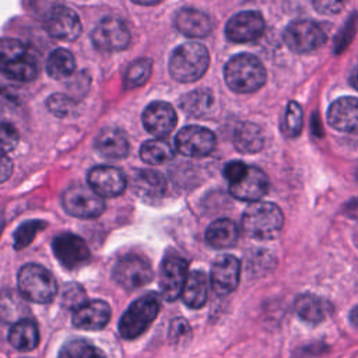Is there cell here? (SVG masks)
<instances>
[{"label":"cell","mask_w":358,"mask_h":358,"mask_svg":"<svg viewBox=\"0 0 358 358\" xmlns=\"http://www.w3.org/2000/svg\"><path fill=\"white\" fill-rule=\"evenodd\" d=\"M1 71L14 81L28 83L36 77L38 66L22 42L4 38L1 41Z\"/></svg>","instance_id":"cell-6"},{"label":"cell","mask_w":358,"mask_h":358,"mask_svg":"<svg viewBox=\"0 0 358 358\" xmlns=\"http://www.w3.org/2000/svg\"><path fill=\"white\" fill-rule=\"evenodd\" d=\"M96 151L109 159H119L129 154V141L117 129H103L95 138Z\"/></svg>","instance_id":"cell-23"},{"label":"cell","mask_w":358,"mask_h":358,"mask_svg":"<svg viewBox=\"0 0 358 358\" xmlns=\"http://www.w3.org/2000/svg\"><path fill=\"white\" fill-rule=\"evenodd\" d=\"M241 263L232 255H221L211 264V285L220 295L232 292L239 282Z\"/></svg>","instance_id":"cell-16"},{"label":"cell","mask_w":358,"mask_h":358,"mask_svg":"<svg viewBox=\"0 0 358 358\" xmlns=\"http://www.w3.org/2000/svg\"><path fill=\"white\" fill-rule=\"evenodd\" d=\"M350 320H351V323H352L355 327H358V305L351 310V313H350Z\"/></svg>","instance_id":"cell-45"},{"label":"cell","mask_w":358,"mask_h":358,"mask_svg":"<svg viewBox=\"0 0 358 358\" xmlns=\"http://www.w3.org/2000/svg\"><path fill=\"white\" fill-rule=\"evenodd\" d=\"M350 83H351V85L358 91V67H355V69L351 71Z\"/></svg>","instance_id":"cell-44"},{"label":"cell","mask_w":358,"mask_h":358,"mask_svg":"<svg viewBox=\"0 0 358 358\" xmlns=\"http://www.w3.org/2000/svg\"><path fill=\"white\" fill-rule=\"evenodd\" d=\"M175 24L178 31L189 38L207 36L213 29V24L208 15L194 8L180 10L176 14Z\"/></svg>","instance_id":"cell-22"},{"label":"cell","mask_w":358,"mask_h":358,"mask_svg":"<svg viewBox=\"0 0 358 358\" xmlns=\"http://www.w3.org/2000/svg\"><path fill=\"white\" fill-rule=\"evenodd\" d=\"M131 186L137 194L151 199L161 197L166 190L164 176L159 172L150 169H137L133 172Z\"/></svg>","instance_id":"cell-24"},{"label":"cell","mask_w":358,"mask_h":358,"mask_svg":"<svg viewBox=\"0 0 358 358\" xmlns=\"http://www.w3.org/2000/svg\"><path fill=\"white\" fill-rule=\"evenodd\" d=\"M131 1H134L137 4H141V6H154V4H157L162 0H131Z\"/></svg>","instance_id":"cell-46"},{"label":"cell","mask_w":358,"mask_h":358,"mask_svg":"<svg viewBox=\"0 0 358 358\" xmlns=\"http://www.w3.org/2000/svg\"><path fill=\"white\" fill-rule=\"evenodd\" d=\"M52 249L62 266L66 268H77L85 264L91 252L85 241L74 234H60L52 242Z\"/></svg>","instance_id":"cell-14"},{"label":"cell","mask_w":358,"mask_h":358,"mask_svg":"<svg viewBox=\"0 0 358 358\" xmlns=\"http://www.w3.org/2000/svg\"><path fill=\"white\" fill-rule=\"evenodd\" d=\"M347 0H312L313 7L320 14H336L340 13Z\"/></svg>","instance_id":"cell-40"},{"label":"cell","mask_w":358,"mask_h":358,"mask_svg":"<svg viewBox=\"0 0 358 358\" xmlns=\"http://www.w3.org/2000/svg\"><path fill=\"white\" fill-rule=\"evenodd\" d=\"M303 124V113L298 102L291 101L287 106L284 122H282V131L287 137H296L299 136Z\"/></svg>","instance_id":"cell-35"},{"label":"cell","mask_w":358,"mask_h":358,"mask_svg":"<svg viewBox=\"0 0 358 358\" xmlns=\"http://www.w3.org/2000/svg\"><path fill=\"white\" fill-rule=\"evenodd\" d=\"M284 215L280 207L268 201H255L246 207L242 215L243 231L255 239L267 241L275 238L282 229Z\"/></svg>","instance_id":"cell-3"},{"label":"cell","mask_w":358,"mask_h":358,"mask_svg":"<svg viewBox=\"0 0 358 358\" xmlns=\"http://www.w3.org/2000/svg\"><path fill=\"white\" fill-rule=\"evenodd\" d=\"M178 117L175 109L164 101L151 102L143 112V124L145 130L157 137L168 136L176 126Z\"/></svg>","instance_id":"cell-18"},{"label":"cell","mask_w":358,"mask_h":358,"mask_svg":"<svg viewBox=\"0 0 358 358\" xmlns=\"http://www.w3.org/2000/svg\"><path fill=\"white\" fill-rule=\"evenodd\" d=\"M284 42L295 53H309L326 42V34L319 24L309 20H298L285 28Z\"/></svg>","instance_id":"cell-8"},{"label":"cell","mask_w":358,"mask_h":358,"mask_svg":"<svg viewBox=\"0 0 358 358\" xmlns=\"http://www.w3.org/2000/svg\"><path fill=\"white\" fill-rule=\"evenodd\" d=\"M189 277L187 262L179 255H166L159 268V289L166 301H175L182 295Z\"/></svg>","instance_id":"cell-10"},{"label":"cell","mask_w":358,"mask_h":358,"mask_svg":"<svg viewBox=\"0 0 358 358\" xmlns=\"http://www.w3.org/2000/svg\"><path fill=\"white\" fill-rule=\"evenodd\" d=\"M175 151L172 145L164 138H154L145 141L140 148V157L147 164H162L172 159Z\"/></svg>","instance_id":"cell-32"},{"label":"cell","mask_w":358,"mask_h":358,"mask_svg":"<svg viewBox=\"0 0 358 358\" xmlns=\"http://www.w3.org/2000/svg\"><path fill=\"white\" fill-rule=\"evenodd\" d=\"M213 102V94L204 88H199L182 96L180 108L186 115L201 117L211 112Z\"/></svg>","instance_id":"cell-30"},{"label":"cell","mask_w":358,"mask_h":358,"mask_svg":"<svg viewBox=\"0 0 358 358\" xmlns=\"http://www.w3.org/2000/svg\"><path fill=\"white\" fill-rule=\"evenodd\" d=\"M264 136L262 129L250 122L241 123L234 133V145L243 154H255L263 148Z\"/></svg>","instance_id":"cell-26"},{"label":"cell","mask_w":358,"mask_h":358,"mask_svg":"<svg viewBox=\"0 0 358 358\" xmlns=\"http://www.w3.org/2000/svg\"><path fill=\"white\" fill-rule=\"evenodd\" d=\"M268 190V178L257 166H249L246 175L236 183L229 185V193L242 201H257Z\"/></svg>","instance_id":"cell-20"},{"label":"cell","mask_w":358,"mask_h":358,"mask_svg":"<svg viewBox=\"0 0 358 358\" xmlns=\"http://www.w3.org/2000/svg\"><path fill=\"white\" fill-rule=\"evenodd\" d=\"M8 343L20 351H31L39 343V330L34 320L22 319L8 331Z\"/></svg>","instance_id":"cell-27"},{"label":"cell","mask_w":358,"mask_h":358,"mask_svg":"<svg viewBox=\"0 0 358 358\" xmlns=\"http://www.w3.org/2000/svg\"><path fill=\"white\" fill-rule=\"evenodd\" d=\"M266 69L262 62L249 53L231 57L224 67V78L228 87L239 94L257 91L266 83Z\"/></svg>","instance_id":"cell-1"},{"label":"cell","mask_w":358,"mask_h":358,"mask_svg":"<svg viewBox=\"0 0 358 358\" xmlns=\"http://www.w3.org/2000/svg\"><path fill=\"white\" fill-rule=\"evenodd\" d=\"M249 166L242 161H231L224 166L222 172H224V178L229 182V185H234L246 175Z\"/></svg>","instance_id":"cell-38"},{"label":"cell","mask_w":358,"mask_h":358,"mask_svg":"<svg viewBox=\"0 0 358 358\" xmlns=\"http://www.w3.org/2000/svg\"><path fill=\"white\" fill-rule=\"evenodd\" d=\"M190 333L189 330V326H187V322L183 320V319H175L172 322V326H171V331H169V336L172 338H178L180 340V337H187Z\"/></svg>","instance_id":"cell-41"},{"label":"cell","mask_w":358,"mask_h":358,"mask_svg":"<svg viewBox=\"0 0 358 358\" xmlns=\"http://www.w3.org/2000/svg\"><path fill=\"white\" fill-rule=\"evenodd\" d=\"M176 150L186 157H206L215 147L214 133L201 126H185L175 138Z\"/></svg>","instance_id":"cell-12"},{"label":"cell","mask_w":358,"mask_h":358,"mask_svg":"<svg viewBox=\"0 0 358 358\" xmlns=\"http://www.w3.org/2000/svg\"><path fill=\"white\" fill-rule=\"evenodd\" d=\"M210 63V55L204 45L186 42L178 46L168 63L172 78L179 83H193L203 77Z\"/></svg>","instance_id":"cell-2"},{"label":"cell","mask_w":358,"mask_h":358,"mask_svg":"<svg viewBox=\"0 0 358 358\" xmlns=\"http://www.w3.org/2000/svg\"><path fill=\"white\" fill-rule=\"evenodd\" d=\"M17 285L21 295L36 303L50 302L57 291V284L53 274L35 263L24 264L17 277Z\"/></svg>","instance_id":"cell-4"},{"label":"cell","mask_w":358,"mask_h":358,"mask_svg":"<svg viewBox=\"0 0 358 358\" xmlns=\"http://www.w3.org/2000/svg\"><path fill=\"white\" fill-rule=\"evenodd\" d=\"M18 144V133L13 124L3 122L1 123V150L3 154L14 150Z\"/></svg>","instance_id":"cell-39"},{"label":"cell","mask_w":358,"mask_h":358,"mask_svg":"<svg viewBox=\"0 0 358 358\" xmlns=\"http://www.w3.org/2000/svg\"><path fill=\"white\" fill-rule=\"evenodd\" d=\"M57 358H106V355L85 338H71L62 345Z\"/></svg>","instance_id":"cell-33"},{"label":"cell","mask_w":358,"mask_h":358,"mask_svg":"<svg viewBox=\"0 0 358 358\" xmlns=\"http://www.w3.org/2000/svg\"><path fill=\"white\" fill-rule=\"evenodd\" d=\"M88 185L102 197H116L126 189L123 172L110 165H98L88 172Z\"/></svg>","instance_id":"cell-17"},{"label":"cell","mask_w":358,"mask_h":358,"mask_svg":"<svg viewBox=\"0 0 358 358\" xmlns=\"http://www.w3.org/2000/svg\"><path fill=\"white\" fill-rule=\"evenodd\" d=\"M345 213H347V215L358 220V200H351L345 206Z\"/></svg>","instance_id":"cell-43"},{"label":"cell","mask_w":358,"mask_h":358,"mask_svg":"<svg viewBox=\"0 0 358 358\" xmlns=\"http://www.w3.org/2000/svg\"><path fill=\"white\" fill-rule=\"evenodd\" d=\"M207 295L208 281L206 274L201 271L190 273L182 291V299L186 303V306L192 309L201 308L207 301Z\"/></svg>","instance_id":"cell-28"},{"label":"cell","mask_w":358,"mask_h":358,"mask_svg":"<svg viewBox=\"0 0 358 358\" xmlns=\"http://www.w3.org/2000/svg\"><path fill=\"white\" fill-rule=\"evenodd\" d=\"M11 171H13V164H11V161L7 158V155L3 154V158H1V168H0L1 180H3V182L11 175Z\"/></svg>","instance_id":"cell-42"},{"label":"cell","mask_w":358,"mask_h":358,"mask_svg":"<svg viewBox=\"0 0 358 358\" xmlns=\"http://www.w3.org/2000/svg\"><path fill=\"white\" fill-rule=\"evenodd\" d=\"M48 108L52 113H55L57 116H67V115H70L71 109L74 108V103L69 96H66L63 94H53L48 99Z\"/></svg>","instance_id":"cell-37"},{"label":"cell","mask_w":358,"mask_h":358,"mask_svg":"<svg viewBox=\"0 0 358 358\" xmlns=\"http://www.w3.org/2000/svg\"><path fill=\"white\" fill-rule=\"evenodd\" d=\"M76 69V60L70 50L67 49H55L46 62V71L52 78L62 80L73 74Z\"/></svg>","instance_id":"cell-31"},{"label":"cell","mask_w":358,"mask_h":358,"mask_svg":"<svg viewBox=\"0 0 358 358\" xmlns=\"http://www.w3.org/2000/svg\"><path fill=\"white\" fill-rule=\"evenodd\" d=\"M43 28L50 36L62 41H74L81 35L78 15L63 6H56L45 14Z\"/></svg>","instance_id":"cell-13"},{"label":"cell","mask_w":358,"mask_h":358,"mask_svg":"<svg viewBox=\"0 0 358 358\" xmlns=\"http://www.w3.org/2000/svg\"><path fill=\"white\" fill-rule=\"evenodd\" d=\"M64 210L78 218H95L105 210L102 196H99L90 185H73L62 197Z\"/></svg>","instance_id":"cell-7"},{"label":"cell","mask_w":358,"mask_h":358,"mask_svg":"<svg viewBox=\"0 0 358 358\" xmlns=\"http://www.w3.org/2000/svg\"><path fill=\"white\" fill-rule=\"evenodd\" d=\"M264 31V20L257 11H241L235 14L225 28V35L229 41L245 43L256 41Z\"/></svg>","instance_id":"cell-15"},{"label":"cell","mask_w":358,"mask_h":358,"mask_svg":"<svg viewBox=\"0 0 358 358\" xmlns=\"http://www.w3.org/2000/svg\"><path fill=\"white\" fill-rule=\"evenodd\" d=\"M159 308V298L155 292H148L137 298L119 320L120 336L127 340L138 337L158 316Z\"/></svg>","instance_id":"cell-5"},{"label":"cell","mask_w":358,"mask_h":358,"mask_svg":"<svg viewBox=\"0 0 358 358\" xmlns=\"http://www.w3.org/2000/svg\"><path fill=\"white\" fill-rule=\"evenodd\" d=\"M92 43L103 52L123 50L130 42V31L126 24L115 17L101 20L91 34Z\"/></svg>","instance_id":"cell-11"},{"label":"cell","mask_w":358,"mask_h":358,"mask_svg":"<svg viewBox=\"0 0 358 358\" xmlns=\"http://www.w3.org/2000/svg\"><path fill=\"white\" fill-rule=\"evenodd\" d=\"M238 227L228 218H220L213 221L206 231V241L215 249L231 248L238 241Z\"/></svg>","instance_id":"cell-25"},{"label":"cell","mask_w":358,"mask_h":358,"mask_svg":"<svg viewBox=\"0 0 358 358\" xmlns=\"http://www.w3.org/2000/svg\"><path fill=\"white\" fill-rule=\"evenodd\" d=\"M152 71V62L150 59H137L127 67L123 78L126 90L145 84Z\"/></svg>","instance_id":"cell-34"},{"label":"cell","mask_w":358,"mask_h":358,"mask_svg":"<svg viewBox=\"0 0 358 358\" xmlns=\"http://www.w3.org/2000/svg\"><path fill=\"white\" fill-rule=\"evenodd\" d=\"M327 120L338 131L358 130V98L343 96L336 99L329 108Z\"/></svg>","instance_id":"cell-21"},{"label":"cell","mask_w":358,"mask_h":358,"mask_svg":"<svg viewBox=\"0 0 358 358\" xmlns=\"http://www.w3.org/2000/svg\"><path fill=\"white\" fill-rule=\"evenodd\" d=\"M45 227H46V222L41 220H31V221L22 222L14 232V248L15 249L27 248L34 241L36 234Z\"/></svg>","instance_id":"cell-36"},{"label":"cell","mask_w":358,"mask_h":358,"mask_svg":"<svg viewBox=\"0 0 358 358\" xmlns=\"http://www.w3.org/2000/svg\"><path fill=\"white\" fill-rule=\"evenodd\" d=\"M110 319V306L101 299L87 301L73 313V324L81 330L103 329Z\"/></svg>","instance_id":"cell-19"},{"label":"cell","mask_w":358,"mask_h":358,"mask_svg":"<svg viewBox=\"0 0 358 358\" xmlns=\"http://www.w3.org/2000/svg\"><path fill=\"white\" fill-rule=\"evenodd\" d=\"M112 277L122 288L136 289L151 281L152 268L145 259L137 255H126L113 266Z\"/></svg>","instance_id":"cell-9"},{"label":"cell","mask_w":358,"mask_h":358,"mask_svg":"<svg viewBox=\"0 0 358 358\" xmlns=\"http://www.w3.org/2000/svg\"><path fill=\"white\" fill-rule=\"evenodd\" d=\"M294 308L302 320H305L308 323H313V324L323 322L327 315V310H329L327 303L322 298H319L313 294L299 295L295 299Z\"/></svg>","instance_id":"cell-29"}]
</instances>
